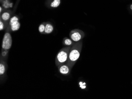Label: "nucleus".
Listing matches in <instances>:
<instances>
[{
  "label": "nucleus",
  "mask_w": 132,
  "mask_h": 99,
  "mask_svg": "<svg viewBox=\"0 0 132 99\" xmlns=\"http://www.w3.org/2000/svg\"><path fill=\"white\" fill-rule=\"evenodd\" d=\"M9 26L10 27V30L11 31H16L19 30L21 27V24L19 21H16L13 23L12 24L10 25H9Z\"/></svg>",
  "instance_id": "10"
},
{
  "label": "nucleus",
  "mask_w": 132,
  "mask_h": 99,
  "mask_svg": "<svg viewBox=\"0 0 132 99\" xmlns=\"http://www.w3.org/2000/svg\"><path fill=\"white\" fill-rule=\"evenodd\" d=\"M57 67L59 72L61 74L63 75H69L70 74L71 69L67 64H64L63 65L59 66Z\"/></svg>",
  "instance_id": "7"
},
{
  "label": "nucleus",
  "mask_w": 132,
  "mask_h": 99,
  "mask_svg": "<svg viewBox=\"0 0 132 99\" xmlns=\"http://www.w3.org/2000/svg\"><path fill=\"white\" fill-rule=\"evenodd\" d=\"M130 8L131 9V10H132V4H131L130 6Z\"/></svg>",
  "instance_id": "18"
},
{
  "label": "nucleus",
  "mask_w": 132,
  "mask_h": 99,
  "mask_svg": "<svg viewBox=\"0 0 132 99\" xmlns=\"http://www.w3.org/2000/svg\"><path fill=\"white\" fill-rule=\"evenodd\" d=\"M71 46H66L61 49L55 58V65L57 67L65 64L67 61Z\"/></svg>",
  "instance_id": "2"
},
{
  "label": "nucleus",
  "mask_w": 132,
  "mask_h": 99,
  "mask_svg": "<svg viewBox=\"0 0 132 99\" xmlns=\"http://www.w3.org/2000/svg\"><path fill=\"white\" fill-rule=\"evenodd\" d=\"M62 43L63 44L66 46H72L74 44L75 42L72 41L70 38L65 37L63 39Z\"/></svg>",
  "instance_id": "11"
},
{
  "label": "nucleus",
  "mask_w": 132,
  "mask_h": 99,
  "mask_svg": "<svg viewBox=\"0 0 132 99\" xmlns=\"http://www.w3.org/2000/svg\"><path fill=\"white\" fill-rule=\"evenodd\" d=\"M6 29V31L4 34L2 40V50H9L12 44V39L9 32L10 28L9 25Z\"/></svg>",
  "instance_id": "3"
},
{
  "label": "nucleus",
  "mask_w": 132,
  "mask_h": 99,
  "mask_svg": "<svg viewBox=\"0 0 132 99\" xmlns=\"http://www.w3.org/2000/svg\"><path fill=\"white\" fill-rule=\"evenodd\" d=\"M82 46L83 41L81 40L78 42H75L74 44L71 46L70 50L68 59L66 63L71 70L79 59Z\"/></svg>",
  "instance_id": "1"
},
{
  "label": "nucleus",
  "mask_w": 132,
  "mask_h": 99,
  "mask_svg": "<svg viewBox=\"0 0 132 99\" xmlns=\"http://www.w3.org/2000/svg\"><path fill=\"white\" fill-rule=\"evenodd\" d=\"M9 50H2L0 54V59L6 60V59L8 58V54Z\"/></svg>",
  "instance_id": "13"
},
{
  "label": "nucleus",
  "mask_w": 132,
  "mask_h": 99,
  "mask_svg": "<svg viewBox=\"0 0 132 99\" xmlns=\"http://www.w3.org/2000/svg\"><path fill=\"white\" fill-rule=\"evenodd\" d=\"M11 14L12 11L10 10H5L0 14V19L2 20L7 25H8V22H9L11 18Z\"/></svg>",
  "instance_id": "5"
},
{
  "label": "nucleus",
  "mask_w": 132,
  "mask_h": 99,
  "mask_svg": "<svg viewBox=\"0 0 132 99\" xmlns=\"http://www.w3.org/2000/svg\"><path fill=\"white\" fill-rule=\"evenodd\" d=\"M54 30V27L50 22H46L44 34H49L52 33Z\"/></svg>",
  "instance_id": "8"
},
{
  "label": "nucleus",
  "mask_w": 132,
  "mask_h": 99,
  "mask_svg": "<svg viewBox=\"0 0 132 99\" xmlns=\"http://www.w3.org/2000/svg\"><path fill=\"white\" fill-rule=\"evenodd\" d=\"M46 22H43L39 25L38 27V31L40 33L44 34L45 26H46Z\"/></svg>",
  "instance_id": "14"
},
{
  "label": "nucleus",
  "mask_w": 132,
  "mask_h": 99,
  "mask_svg": "<svg viewBox=\"0 0 132 99\" xmlns=\"http://www.w3.org/2000/svg\"><path fill=\"white\" fill-rule=\"evenodd\" d=\"M19 21V18L17 15H14L12 17H11L10 19V21L9 22V25L12 24L13 23L16 22V21Z\"/></svg>",
  "instance_id": "15"
},
{
  "label": "nucleus",
  "mask_w": 132,
  "mask_h": 99,
  "mask_svg": "<svg viewBox=\"0 0 132 99\" xmlns=\"http://www.w3.org/2000/svg\"><path fill=\"white\" fill-rule=\"evenodd\" d=\"M8 68V65L7 64L6 61L4 60L0 59V79H3L4 76H5L6 74L7 70Z\"/></svg>",
  "instance_id": "6"
},
{
  "label": "nucleus",
  "mask_w": 132,
  "mask_h": 99,
  "mask_svg": "<svg viewBox=\"0 0 132 99\" xmlns=\"http://www.w3.org/2000/svg\"><path fill=\"white\" fill-rule=\"evenodd\" d=\"M4 10H5V9H4L2 6H0V14H1V13H2V12H3Z\"/></svg>",
  "instance_id": "17"
},
{
  "label": "nucleus",
  "mask_w": 132,
  "mask_h": 99,
  "mask_svg": "<svg viewBox=\"0 0 132 99\" xmlns=\"http://www.w3.org/2000/svg\"><path fill=\"white\" fill-rule=\"evenodd\" d=\"M49 3V6L51 8H57L60 6L61 0H51Z\"/></svg>",
  "instance_id": "12"
},
{
  "label": "nucleus",
  "mask_w": 132,
  "mask_h": 99,
  "mask_svg": "<svg viewBox=\"0 0 132 99\" xmlns=\"http://www.w3.org/2000/svg\"><path fill=\"white\" fill-rule=\"evenodd\" d=\"M70 38L74 42H77L82 40L85 36L84 32L79 29H74L70 32Z\"/></svg>",
  "instance_id": "4"
},
{
  "label": "nucleus",
  "mask_w": 132,
  "mask_h": 99,
  "mask_svg": "<svg viewBox=\"0 0 132 99\" xmlns=\"http://www.w3.org/2000/svg\"><path fill=\"white\" fill-rule=\"evenodd\" d=\"M6 26L7 28L8 27V25H7L5 23H4L2 20H0V31H3L4 29L6 28Z\"/></svg>",
  "instance_id": "16"
},
{
  "label": "nucleus",
  "mask_w": 132,
  "mask_h": 99,
  "mask_svg": "<svg viewBox=\"0 0 132 99\" xmlns=\"http://www.w3.org/2000/svg\"><path fill=\"white\" fill-rule=\"evenodd\" d=\"M2 4V6L5 10H8L13 7V3L11 2L10 0H3L0 1Z\"/></svg>",
  "instance_id": "9"
},
{
  "label": "nucleus",
  "mask_w": 132,
  "mask_h": 99,
  "mask_svg": "<svg viewBox=\"0 0 132 99\" xmlns=\"http://www.w3.org/2000/svg\"><path fill=\"white\" fill-rule=\"evenodd\" d=\"M2 0H0V1H2Z\"/></svg>",
  "instance_id": "19"
}]
</instances>
